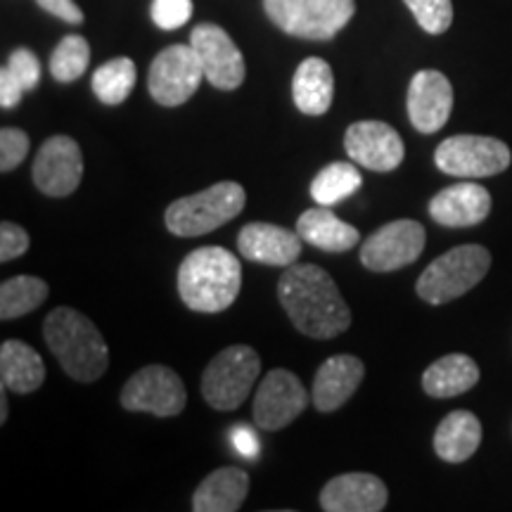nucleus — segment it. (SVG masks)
Here are the masks:
<instances>
[{
	"instance_id": "obj_1",
	"label": "nucleus",
	"mask_w": 512,
	"mask_h": 512,
	"mask_svg": "<svg viewBox=\"0 0 512 512\" xmlns=\"http://www.w3.org/2000/svg\"><path fill=\"white\" fill-rule=\"evenodd\" d=\"M278 302L306 337L332 339L351 328V309L337 283L316 264L287 266L278 280Z\"/></svg>"
},
{
	"instance_id": "obj_2",
	"label": "nucleus",
	"mask_w": 512,
	"mask_h": 512,
	"mask_svg": "<svg viewBox=\"0 0 512 512\" xmlns=\"http://www.w3.org/2000/svg\"><path fill=\"white\" fill-rule=\"evenodd\" d=\"M43 339L64 373L76 382H95L110 366L105 337L88 316L57 306L43 320Z\"/></svg>"
},
{
	"instance_id": "obj_3",
	"label": "nucleus",
	"mask_w": 512,
	"mask_h": 512,
	"mask_svg": "<svg viewBox=\"0 0 512 512\" xmlns=\"http://www.w3.org/2000/svg\"><path fill=\"white\" fill-rule=\"evenodd\" d=\"M242 287V264L223 247H200L178 268V294L190 311L221 313L233 306Z\"/></svg>"
},
{
	"instance_id": "obj_4",
	"label": "nucleus",
	"mask_w": 512,
	"mask_h": 512,
	"mask_svg": "<svg viewBox=\"0 0 512 512\" xmlns=\"http://www.w3.org/2000/svg\"><path fill=\"white\" fill-rule=\"evenodd\" d=\"M247 192L240 183L221 181L211 188L181 197L166 207V230L176 238H200L226 226L245 209Z\"/></svg>"
},
{
	"instance_id": "obj_5",
	"label": "nucleus",
	"mask_w": 512,
	"mask_h": 512,
	"mask_svg": "<svg viewBox=\"0 0 512 512\" xmlns=\"http://www.w3.org/2000/svg\"><path fill=\"white\" fill-rule=\"evenodd\" d=\"M491 268V254L482 245H460L437 256L422 271L415 292L422 302L441 306L463 297L484 280Z\"/></svg>"
},
{
	"instance_id": "obj_6",
	"label": "nucleus",
	"mask_w": 512,
	"mask_h": 512,
	"mask_svg": "<svg viewBox=\"0 0 512 512\" xmlns=\"http://www.w3.org/2000/svg\"><path fill=\"white\" fill-rule=\"evenodd\" d=\"M271 22L304 41H330L356 15V0H264Z\"/></svg>"
},
{
	"instance_id": "obj_7",
	"label": "nucleus",
	"mask_w": 512,
	"mask_h": 512,
	"mask_svg": "<svg viewBox=\"0 0 512 512\" xmlns=\"http://www.w3.org/2000/svg\"><path fill=\"white\" fill-rule=\"evenodd\" d=\"M261 373V358L247 344L219 351L202 375V396L214 411H238Z\"/></svg>"
},
{
	"instance_id": "obj_8",
	"label": "nucleus",
	"mask_w": 512,
	"mask_h": 512,
	"mask_svg": "<svg viewBox=\"0 0 512 512\" xmlns=\"http://www.w3.org/2000/svg\"><path fill=\"white\" fill-rule=\"evenodd\" d=\"M512 162L510 147L489 136H453L434 150V164L439 171L456 178L498 176Z\"/></svg>"
},
{
	"instance_id": "obj_9",
	"label": "nucleus",
	"mask_w": 512,
	"mask_h": 512,
	"mask_svg": "<svg viewBox=\"0 0 512 512\" xmlns=\"http://www.w3.org/2000/svg\"><path fill=\"white\" fill-rule=\"evenodd\" d=\"M202 79L204 69L195 48L190 43L188 46L178 43V46L164 48L152 60L150 72H147V91L157 105L178 107L197 93Z\"/></svg>"
},
{
	"instance_id": "obj_10",
	"label": "nucleus",
	"mask_w": 512,
	"mask_h": 512,
	"mask_svg": "<svg viewBox=\"0 0 512 512\" xmlns=\"http://www.w3.org/2000/svg\"><path fill=\"white\" fill-rule=\"evenodd\" d=\"M124 411L152 413L157 418H174L185 411L188 392L174 370L166 366L140 368L119 394Z\"/></svg>"
},
{
	"instance_id": "obj_11",
	"label": "nucleus",
	"mask_w": 512,
	"mask_h": 512,
	"mask_svg": "<svg viewBox=\"0 0 512 512\" xmlns=\"http://www.w3.org/2000/svg\"><path fill=\"white\" fill-rule=\"evenodd\" d=\"M425 226L411 219H399L377 228L361 247V264L373 273H392L411 266L425 249Z\"/></svg>"
},
{
	"instance_id": "obj_12",
	"label": "nucleus",
	"mask_w": 512,
	"mask_h": 512,
	"mask_svg": "<svg viewBox=\"0 0 512 512\" xmlns=\"http://www.w3.org/2000/svg\"><path fill=\"white\" fill-rule=\"evenodd\" d=\"M311 396L297 375L285 368H275L261 380L254 396V422L266 432L285 430L306 411Z\"/></svg>"
},
{
	"instance_id": "obj_13",
	"label": "nucleus",
	"mask_w": 512,
	"mask_h": 512,
	"mask_svg": "<svg viewBox=\"0 0 512 512\" xmlns=\"http://www.w3.org/2000/svg\"><path fill=\"white\" fill-rule=\"evenodd\" d=\"M190 46L200 57L204 79L219 91H235L245 81L247 67L240 48L219 24H197L190 34Z\"/></svg>"
},
{
	"instance_id": "obj_14",
	"label": "nucleus",
	"mask_w": 512,
	"mask_h": 512,
	"mask_svg": "<svg viewBox=\"0 0 512 512\" xmlns=\"http://www.w3.org/2000/svg\"><path fill=\"white\" fill-rule=\"evenodd\" d=\"M344 150L351 162L363 169L377 171V174H389L399 169L406 147L399 131L384 121H356L344 133Z\"/></svg>"
},
{
	"instance_id": "obj_15",
	"label": "nucleus",
	"mask_w": 512,
	"mask_h": 512,
	"mask_svg": "<svg viewBox=\"0 0 512 512\" xmlns=\"http://www.w3.org/2000/svg\"><path fill=\"white\" fill-rule=\"evenodd\" d=\"M34 185L48 197H67L79 188L83 176L81 147L69 136H53L34 159Z\"/></svg>"
},
{
	"instance_id": "obj_16",
	"label": "nucleus",
	"mask_w": 512,
	"mask_h": 512,
	"mask_svg": "<svg viewBox=\"0 0 512 512\" xmlns=\"http://www.w3.org/2000/svg\"><path fill=\"white\" fill-rule=\"evenodd\" d=\"M453 112V86L437 69H422L408 86V119L415 131L437 133Z\"/></svg>"
},
{
	"instance_id": "obj_17",
	"label": "nucleus",
	"mask_w": 512,
	"mask_h": 512,
	"mask_svg": "<svg viewBox=\"0 0 512 512\" xmlns=\"http://www.w3.org/2000/svg\"><path fill=\"white\" fill-rule=\"evenodd\" d=\"M389 491L380 477L368 472H349L330 479L320 491L325 512H380L387 508Z\"/></svg>"
},
{
	"instance_id": "obj_18",
	"label": "nucleus",
	"mask_w": 512,
	"mask_h": 512,
	"mask_svg": "<svg viewBox=\"0 0 512 512\" xmlns=\"http://www.w3.org/2000/svg\"><path fill=\"white\" fill-rule=\"evenodd\" d=\"M363 375H366V366L358 356L339 354L328 358L313 377V408H318L320 413L339 411L361 387Z\"/></svg>"
},
{
	"instance_id": "obj_19",
	"label": "nucleus",
	"mask_w": 512,
	"mask_h": 512,
	"mask_svg": "<svg viewBox=\"0 0 512 512\" xmlns=\"http://www.w3.org/2000/svg\"><path fill=\"white\" fill-rule=\"evenodd\" d=\"M240 254L266 266H292L302 256V238L273 223H247L238 235Z\"/></svg>"
},
{
	"instance_id": "obj_20",
	"label": "nucleus",
	"mask_w": 512,
	"mask_h": 512,
	"mask_svg": "<svg viewBox=\"0 0 512 512\" xmlns=\"http://www.w3.org/2000/svg\"><path fill=\"white\" fill-rule=\"evenodd\" d=\"M491 214V195L479 183H456L430 200V216L439 226L470 228Z\"/></svg>"
},
{
	"instance_id": "obj_21",
	"label": "nucleus",
	"mask_w": 512,
	"mask_h": 512,
	"mask_svg": "<svg viewBox=\"0 0 512 512\" xmlns=\"http://www.w3.org/2000/svg\"><path fill=\"white\" fill-rule=\"evenodd\" d=\"M335 98V74L323 57H306L292 79V100L297 110L320 117L330 110Z\"/></svg>"
},
{
	"instance_id": "obj_22",
	"label": "nucleus",
	"mask_w": 512,
	"mask_h": 512,
	"mask_svg": "<svg viewBox=\"0 0 512 512\" xmlns=\"http://www.w3.org/2000/svg\"><path fill=\"white\" fill-rule=\"evenodd\" d=\"M249 494V475L240 467H219L204 479L192 496L195 512H235Z\"/></svg>"
},
{
	"instance_id": "obj_23",
	"label": "nucleus",
	"mask_w": 512,
	"mask_h": 512,
	"mask_svg": "<svg viewBox=\"0 0 512 512\" xmlns=\"http://www.w3.org/2000/svg\"><path fill=\"white\" fill-rule=\"evenodd\" d=\"M297 233L304 242H309L316 249L330 254L349 252L358 245L361 233L349 223H344L339 216L332 214L328 207H318L304 211L297 219Z\"/></svg>"
},
{
	"instance_id": "obj_24",
	"label": "nucleus",
	"mask_w": 512,
	"mask_h": 512,
	"mask_svg": "<svg viewBox=\"0 0 512 512\" xmlns=\"http://www.w3.org/2000/svg\"><path fill=\"white\" fill-rule=\"evenodd\" d=\"M482 444V422L470 411H453L439 422L434 432V451L446 463H465Z\"/></svg>"
},
{
	"instance_id": "obj_25",
	"label": "nucleus",
	"mask_w": 512,
	"mask_h": 512,
	"mask_svg": "<svg viewBox=\"0 0 512 512\" xmlns=\"http://www.w3.org/2000/svg\"><path fill=\"white\" fill-rule=\"evenodd\" d=\"M46 380V366L36 349L19 339H5L0 347V382L15 394H34Z\"/></svg>"
},
{
	"instance_id": "obj_26",
	"label": "nucleus",
	"mask_w": 512,
	"mask_h": 512,
	"mask_svg": "<svg viewBox=\"0 0 512 512\" xmlns=\"http://www.w3.org/2000/svg\"><path fill=\"white\" fill-rule=\"evenodd\" d=\"M479 382V366L465 354H448L422 373V389L434 399H453Z\"/></svg>"
},
{
	"instance_id": "obj_27",
	"label": "nucleus",
	"mask_w": 512,
	"mask_h": 512,
	"mask_svg": "<svg viewBox=\"0 0 512 512\" xmlns=\"http://www.w3.org/2000/svg\"><path fill=\"white\" fill-rule=\"evenodd\" d=\"M361 183L363 178L356 162H332L313 176L311 197L320 207H332L354 195Z\"/></svg>"
},
{
	"instance_id": "obj_28",
	"label": "nucleus",
	"mask_w": 512,
	"mask_h": 512,
	"mask_svg": "<svg viewBox=\"0 0 512 512\" xmlns=\"http://www.w3.org/2000/svg\"><path fill=\"white\" fill-rule=\"evenodd\" d=\"M138 72L136 62L131 57H114V60L100 64L93 72L91 88L102 105H121L128 95H131L133 86H136Z\"/></svg>"
},
{
	"instance_id": "obj_29",
	"label": "nucleus",
	"mask_w": 512,
	"mask_h": 512,
	"mask_svg": "<svg viewBox=\"0 0 512 512\" xmlns=\"http://www.w3.org/2000/svg\"><path fill=\"white\" fill-rule=\"evenodd\" d=\"M48 299V283L36 275H17L0 285V318L15 320L38 309Z\"/></svg>"
},
{
	"instance_id": "obj_30",
	"label": "nucleus",
	"mask_w": 512,
	"mask_h": 512,
	"mask_svg": "<svg viewBox=\"0 0 512 512\" xmlns=\"http://www.w3.org/2000/svg\"><path fill=\"white\" fill-rule=\"evenodd\" d=\"M91 64V46L79 34L64 36L50 55V74L55 81L72 83L86 74Z\"/></svg>"
},
{
	"instance_id": "obj_31",
	"label": "nucleus",
	"mask_w": 512,
	"mask_h": 512,
	"mask_svg": "<svg viewBox=\"0 0 512 512\" xmlns=\"http://www.w3.org/2000/svg\"><path fill=\"white\" fill-rule=\"evenodd\" d=\"M403 3L408 5L415 22H418L427 34L439 36L448 31V27L453 24L451 0H403Z\"/></svg>"
},
{
	"instance_id": "obj_32",
	"label": "nucleus",
	"mask_w": 512,
	"mask_h": 512,
	"mask_svg": "<svg viewBox=\"0 0 512 512\" xmlns=\"http://www.w3.org/2000/svg\"><path fill=\"white\" fill-rule=\"evenodd\" d=\"M29 147L31 140L22 128L5 126L3 131H0V171H3V174L15 171L17 166L27 159Z\"/></svg>"
},
{
	"instance_id": "obj_33",
	"label": "nucleus",
	"mask_w": 512,
	"mask_h": 512,
	"mask_svg": "<svg viewBox=\"0 0 512 512\" xmlns=\"http://www.w3.org/2000/svg\"><path fill=\"white\" fill-rule=\"evenodd\" d=\"M150 17L162 31H176L192 17V0H152Z\"/></svg>"
},
{
	"instance_id": "obj_34",
	"label": "nucleus",
	"mask_w": 512,
	"mask_h": 512,
	"mask_svg": "<svg viewBox=\"0 0 512 512\" xmlns=\"http://www.w3.org/2000/svg\"><path fill=\"white\" fill-rule=\"evenodd\" d=\"M5 67L10 69V74L22 83L24 91H34V88L41 83V62L38 57L31 53L29 48H17L15 53L10 55V60Z\"/></svg>"
},
{
	"instance_id": "obj_35",
	"label": "nucleus",
	"mask_w": 512,
	"mask_h": 512,
	"mask_svg": "<svg viewBox=\"0 0 512 512\" xmlns=\"http://www.w3.org/2000/svg\"><path fill=\"white\" fill-rule=\"evenodd\" d=\"M31 238L29 233L17 223L3 221L0 223V261L8 264L12 259H19L22 254L29 252Z\"/></svg>"
},
{
	"instance_id": "obj_36",
	"label": "nucleus",
	"mask_w": 512,
	"mask_h": 512,
	"mask_svg": "<svg viewBox=\"0 0 512 512\" xmlns=\"http://www.w3.org/2000/svg\"><path fill=\"white\" fill-rule=\"evenodd\" d=\"M38 8L67 24H83V12L74 0H36Z\"/></svg>"
},
{
	"instance_id": "obj_37",
	"label": "nucleus",
	"mask_w": 512,
	"mask_h": 512,
	"mask_svg": "<svg viewBox=\"0 0 512 512\" xmlns=\"http://www.w3.org/2000/svg\"><path fill=\"white\" fill-rule=\"evenodd\" d=\"M24 93L27 91H24L22 83L10 74V69L8 67L0 69V105H3V110H12V107H17Z\"/></svg>"
},
{
	"instance_id": "obj_38",
	"label": "nucleus",
	"mask_w": 512,
	"mask_h": 512,
	"mask_svg": "<svg viewBox=\"0 0 512 512\" xmlns=\"http://www.w3.org/2000/svg\"><path fill=\"white\" fill-rule=\"evenodd\" d=\"M233 446H235V451L240 453L242 458H247V460H254L256 456H259V437H256V432H252L249 430L247 425H235V430H233Z\"/></svg>"
},
{
	"instance_id": "obj_39",
	"label": "nucleus",
	"mask_w": 512,
	"mask_h": 512,
	"mask_svg": "<svg viewBox=\"0 0 512 512\" xmlns=\"http://www.w3.org/2000/svg\"><path fill=\"white\" fill-rule=\"evenodd\" d=\"M8 420V387H3L0 392V422Z\"/></svg>"
}]
</instances>
